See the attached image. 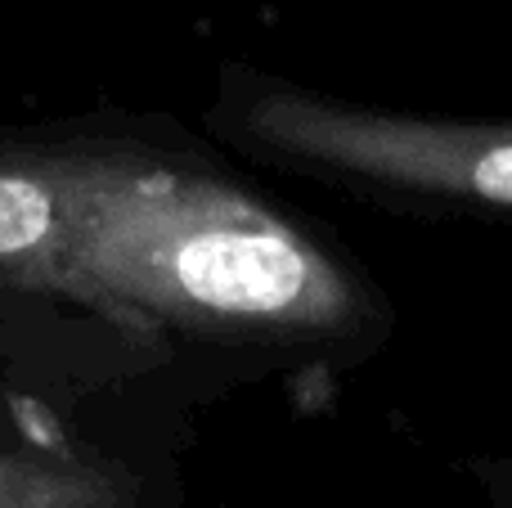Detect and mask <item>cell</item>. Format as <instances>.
Instances as JSON below:
<instances>
[{
    "label": "cell",
    "mask_w": 512,
    "mask_h": 508,
    "mask_svg": "<svg viewBox=\"0 0 512 508\" xmlns=\"http://www.w3.org/2000/svg\"><path fill=\"white\" fill-rule=\"evenodd\" d=\"M63 297L207 342H297L360 324L342 261L225 180L104 149Z\"/></svg>",
    "instance_id": "6da1fadb"
},
{
    "label": "cell",
    "mask_w": 512,
    "mask_h": 508,
    "mask_svg": "<svg viewBox=\"0 0 512 508\" xmlns=\"http://www.w3.org/2000/svg\"><path fill=\"white\" fill-rule=\"evenodd\" d=\"M234 131L315 176L512 216V122H441L265 86L239 104Z\"/></svg>",
    "instance_id": "7a4b0ae2"
},
{
    "label": "cell",
    "mask_w": 512,
    "mask_h": 508,
    "mask_svg": "<svg viewBox=\"0 0 512 508\" xmlns=\"http://www.w3.org/2000/svg\"><path fill=\"white\" fill-rule=\"evenodd\" d=\"M104 149L0 144V288L59 293Z\"/></svg>",
    "instance_id": "3957f363"
},
{
    "label": "cell",
    "mask_w": 512,
    "mask_h": 508,
    "mask_svg": "<svg viewBox=\"0 0 512 508\" xmlns=\"http://www.w3.org/2000/svg\"><path fill=\"white\" fill-rule=\"evenodd\" d=\"M131 468L86 450H0V508H131Z\"/></svg>",
    "instance_id": "277c9868"
}]
</instances>
